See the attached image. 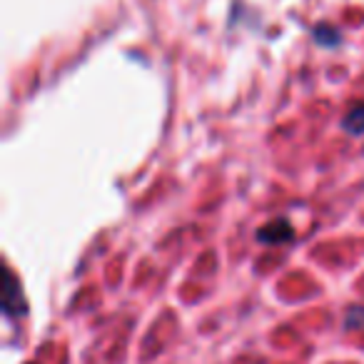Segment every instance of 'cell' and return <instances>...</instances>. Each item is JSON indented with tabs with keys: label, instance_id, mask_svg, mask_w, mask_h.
I'll list each match as a JSON object with an SVG mask.
<instances>
[{
	"label": "cell",
	"instance_id": "1",
	"mask_svg": "<svg viewBox=\"0 0 364 364\" xmlns=\"http://www.w3.org/2000/svg\"><path fill=\"white\" fill-rule=\"evenodd\" d=\"M257 240L264 245H284L294 240V230L287 220H272L257 232Z\"/></svg>",
	"mask_w": 364,
	"mask_h": 364
},
{
	"label": "cell",
	"instance_id": "2",
	"mask_svg": "<svg viewBox=\"0 0 364 364\" xmlns=\"http://www.w3.org/2000/svg\"><path fill=\"white\" fill-rule=\"evenodd\" d=\"M342 125H344V130L352 132V135H362L364 132V102L352 105V110L344 115Z\"/></svg>",
	"mask_w": 364,
	"mask_h": 364
},
{
	"label": "cell",
	"instance_id": "3",
	"mask_svg": "<svg viewBox=\"0 0 364 364\" xmlns=\"http://www.w3.org/2000/svg\"><path fill=\"white\" fill-rule=\"evenodd\" d=\"M314 38H317L322 46H327V48H332V46H337L339 43V33L337 31H329L327 26H319L317 31H314Z\"/></svg>",
	"mask_w": 364,
	"mask_h": 364
},
{
	"label": "cell",
	"instance_id": "4",
	"mask_svg": "<svg viewBox=\"0 0 364 364\" xmlns=\"http://www.w3.org/2000/svg\"><path fill=\"white\" fill-rule=\"evenodd\" d=\"M364 327V307H349L347 312V329Z\"/></svg>",
	"mask_w": 364,
	"mask_h": 364
}]
</instances>
